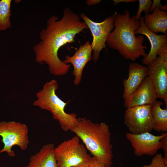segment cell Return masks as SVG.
Returning <instances> with one entry per match:
<instances>
[{"label":"cell","mask_w":167,"mask_h":167,"mask_svg":"<svg viewBox=\"0 0 167 167\" xmlns=\"http://www.w3.org/2000/svg\"><path fill=\"white\" fill-rule=\"evenodd\" d=\"M143 167H167V162L160 153H157L152 158L151 163L144 165Z\"/></svg>","instance_id":"cell-20"},{"label":"cell","mask_w":167,"mask_h":167,"mask_svg":"<svg viewBox=\"0 0 167 167\" xmlns=\"http://www.w3.org/2000/svg\"><path fill=\"white\" fill-rule=\"evenodd\" d=\"M139 20L140 26L135 31V33L145 35L150 43L151 48L150 52L142 59L143 63L148 65L156 58L160 49L167 44V34L166 33L157 35L149 30L144 24L143 16L141 17Z\"/></svg>","instance_id":"cell-14"},{"label":"cell","mask_w":167,"mask_h":167,"mask_svg":"<svg viewBox=\"0 0 167 167\" xmlns=\"http://www.w3.org/2000/svg\"><path fill=\"white\" fill-rule=\"evenodd\" d=\"M89 165L90 167H106L103 164L99 161L93 156L91 157Z\"/></svg>","instance_id":"cell-23"},{"label":"cell","mask_w":167,"mask_h":167,"mask_svg":"<svg viewBox=\"0 0 167 167\" xmlns=\"http://www.w3.org/2000/svg\"><path fill=\"white\" fill-rule=\"evenodd\" d=\"M139 9L135 16L136 20H139L143 11H144L145 14L148 13L152 2L151 0H139Z\"/></svg>","instance_id":"cell-19"},{"label":"cell","mask_w":167,"mask_h":167,"mask_svg":"<svg viewBox=\"0 0 167 167\" xmlns=\"http://www.w3.org/2000/svg\"><path fill=\"white\" fill-rule=\"evenodd\" d=\"M158 98L153 83L148 76L133 93L124 100V106L126 108L144 105L152 107Z\"/></svg>","instance_id":"cell-11"},{"label":"cell","mask_w":167,"mask_h":167,"mask_svg":"<svg viewBox=\"0 0 167 167\" xmlns=\"http://www.w3.org/2000/svg\"><path fill=\"white\" fill-rule=\"evenodd\" d=\"M128 77L123 80L124 100L128 98L148 76L147 67L137 63H131L128 66Z\"/></svg>","instance_id":"cell-13"},{"label":"cell","mask_w":167,"mask_h":167,"mask_svg":"<svg viewBox=\"0 0 167 167\" xmlns=\"http://www.w3.org/2000/svg\"><path fill=\"white\" fill-rule=\"evenodd\" d=\"M54 155L58 167H73L88 163L91 158L76 135L55 148Z\"/></svg>","instance_id":"cell-5"},{"label":"cell","mask_w":167,"mask_h":167,"mask_svg":"<svg viewBox=\"0 0 167 167\" xmlns=\"http://www.w3.org/2000/svg\"><path fill=\"white\" fill-rule=\"evenodd\" d=\"M101 2L100 0H88L86 1V2L88 5L91 6L98 4Z\"/></svg>","instance_id":"cell-25"},{"label":"cell","mask_w":167,"mask_h":167,"mask_svg":"<svg viewBox=\"0 0 167 167\" xmlns=\"http://www.w3.org/2000/svg\"><path fill=\"white\" fill-rule=\"evenodd\" d=\"M54 145H44L39 151L31 156L26 167H58L54 155Z\"/></svg>","instance_id":"cell-15"},{"label":"cell","mask_w":167,"mask_h":167,"mask_svg":"<svg viewBox=\"0 0 167 167\" xmlns=\"http://www.w3.org/2000/svg\"><path fill=\"white\" fill-rule=\"evenodd\" d=\"M126 136L130 142L134 149V153L137 156H152L156 154L158 150L161 148V135L156 136L148 132L139 134L127 132Z\"/></svg>","instance_id":"cell-9"},{"label":"cell","mask_w":167,"mask_h":167,"mask_svg":"<svg viewBox=\"0 0 167 167\" xmlns=\"http://www.w3.org/2000/svg\"><path fill=\"white\" fill-rule=\"evenodd\" d=\"M58 88V82L55 79L46 82L42 89L36 93V99L33 105L50 111L54 119L58 121L62 129L67 131L75 125L78 118L75 113L66 112L65 109L67 103L57 95L56 92Z\"/></svg>","instance_id":"cell-4"},{"label":"cell","mask_w":167,"mask_h":167,"mask_svg":"<svg viewBox=\"0 0 167 167\" xmlns=\"http://www.w3.org/2000/svg\"><path fill=\"white\" fill-rule=\"evenodd\" d=\"M28 134V128L25 123L14 121L0 122V136L4 145L0 153L6 152L14 157L15 154L12 148L15 145L22 150H26L29 143Z\"/></svg>","instance_id":"cell-6"},{"label":"cell","mask_w":167,"mask_h":167,"mask_svg":"<svg viewBox=\"0 0 167 167\" xmlns=\"http://www.w3.org/2000/svg\"><path fill=\"white\" fill-rule=\"evenodd\" d=\"M114 24V30L106 41L108 47L117 50L125 59L132 61L147 55L145 52L147 46L143 45L144 37L135 35V32L140 25L139 20H136L135 16L131 17L127 10L122 14L117 13Z\"/></svg>","instance_id":"cell-2"},{"label":"cell","mask_w":167,"mask_h":167,"mask_svg":"<svg viewBox=\"0 0 167 167\" xmlns=\"http://www.w3.org/2000/svg\"><path fill=\"white\" fill-rule=\"evenodd\" d=\"M148 76L154 85L158 98L161 99L167 108V60L157 56L148 65Z\"/></svg>","instance_id":"cell-10"},{"label":"cell","mask_w":167,"mask_h":167,"mask_svg":"<svg viewBox=\"0 0 167 167\" xmlns=\"http://www.w3.org/2000/svg\"><path fill=\"white\" fill-rule=\"evenodd\" d=\"M162 5L160 0H153L150 8L149 11L152 12V11L157 7L160 8Z\"/></svg>","instance_id":"cell-24"},{"label":"cell","mask_w":167,"mask_h":167,"mask_svg":"<svg viewBox=\"0 0 167 167\" xmlns=\"http://www.w3.org/2000/svg\"><path fill=\"white\" fill-rule=\"evenodd\" d=\"M73 167H90V166H89L88 163L87 164H84L80 165Z\"/></svg>","instance_id":"cell-27"},{"label":"cell","mask_w":167,"mask_h":167,"mask_svg":"<svg viewBox=\"0 0 167 167\" xmlns=\"http://www.w3.org/2000/svg\"><path fill=\"white\" fill-rule=\"evenodd\" d=\"M159 9L161 11H164V10H165L166 11L167 10V4L164 6H162L160 7Z\"/></svg>","instance_id":"cell-28"},{"label":"cell","mask_w":167,"mask_h":167,"mask_svg":"<svg viewBox=\"0 0 167 167\" xmlns=\"http://www.w3.org/2000/svg\"><path fill=\"white\" fill-rule=\"evenodd\" d=\"M60 19L55 15L47 19L46 27L40 33L41 41L33 47L36 62L46 64L50 73L57 76L66 75L70 66L59 58V49L67 43L74 42L76 36L88 28L79 16L70 8L65 9Z\"/></svg>","instance_id":"cell-1"},{"label":"cell","mask_w":167,"mask_h":167,"mask_svg":"<svg viewBox=\"0 0 167 167\" xmlns=\"http://www.w3.org/2000/svg\"><path fill=\"white\" fill-rule=\"evenodd\" d=\"M164 104L156 101L151 108L153 119V129L159 132L167 131V108L163 109L161 107Z\"/></svg>","instance_id":"cell-17"},{"label":"cell","mask_w":167,"mask_h":167,"mask_svg":"<svg viewBox=\"0 0 167 167\" xmlns=\"http://www.w3.org/2000/svg\"><path fill=\"white\" fill-rule=\"evenodd\" d=\"M116 13L115 12L100 23L94 22L84 13L79 14V17L90 29L93 37L91 45L93 51L92 59L95 63L98 61L102 49L104 48L106 49V41L114 28V21Z\"/></svg>","instance_id":"cell-7"},{"label":"cell","mask_w":167,"mask_h":167,"mask_svg":"<svg viewBox=\"0 0 167 167\" xmlns=\"http://www.w3.org/2000/svg\"><path fill=\"white\" fill-rule=\"evenodd\" d=\"M157 55L164 60H167V44L164 45L160 49Z\"/></svg>","instance_id":"cell-22"},{"label":"cell","mask_w":167,"mask_h":167,"mask_svg":"<svg viewBox=\"0 0 167 167\" xmlns=\"http://www.w3.org/2000/svg\"><path fill=\"white\" fill-rule=\"evenodd\" d=\"M161 135L160 139L161 143V148L164 153V159L166 162H167V132H163Z\"/></svg>","instance_id":"cell-21"},{"label":"cell","mask_w":167,"mask_h":167,"mask_svg":"<svg viewBox=\"0 0 167 167\" xmlns=\"http://www.w3.org/2000/svg\"><path fill=\"white\" fill-rule=\"evenodd\" d=\"M152 106L144 105L126 108L124 123L130 133L139 134L149 132L153 129V119Z\"/></svg>","instance_id":"cell-8"},{"label":"cell","mask_w":167,"mask_h":167,"mask_svg":"<svg viewBox=\"0 0 167 167\" xmlns=\"http://www.w3.org/2000/svg\"><path fill=\"white\" fill-rule=\"evenodd\" d=\"M92 47L89 41L80 45L74 55H67L65 60L62 61L65 64L71 63L74 68L72 74L74 76V84L75 86L79 84L82 80L83 70L87 63L92 59Z\"/></svg>","instance_id":"cell-12"},{"label":"cell","mask_w":167,"mask_h":167,"mask_svg":"<svg viewBox=\"0 0 167 167\" xmlns=\"http://www.w3.org/2000/svg\"><path fill=\"white\" fill-rule=\"evenodd\" d=\"M114 5H116L121 2H134L137 1L136 0H113Z\"/></svg>","instance_id":"cell-26"},{"label":"cell","mask_w":167,"mask_h":167,"mask_svg":"<svg viewBox=\"0 0 167 167\" xmlns=\"http://www.w3.org/2000/svg\"><path fill=\"white\" fill-rule=\"evenodd\" d=\"M151 14H145L144 17L145 25L151 32L167 33V12L161 11L159 7L155 9Z\"/></svg>","instance_id":"cell-16"},{"label":"cell","mask_w":167,"mask_h":167,"mask_svg":"<svg viewBox=\"0 0 167 167\" xmlns=\"http://www.w3.org/2000/svg\"><path fill=\"white\" fill-rule=\"evenodd\" d=\"M70 131L81 139L99 161L106 167H111L113 155L109 125L104 122L94 123L89 119L79 118Z\"/></svg>","instance_id":"cell-3"},{"label":"cell","mask_w":167,"mask_h":167,"mask_svg":"<svg viewBox=\"0 0 167 167\" xmlns=\"http://www.w3.org/2000/svg\"><path fill=\"white\" fill-rule=\"evenodd\" d=\"M11 1V0L0 1V31L11 27L10 17Z\"/></svg>","instance_id":"cell-18"}]
</instances>
